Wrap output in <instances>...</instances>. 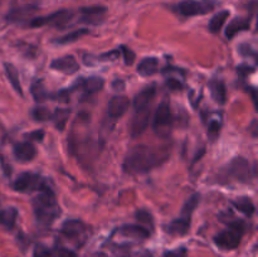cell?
Here are the masks:
<instances>
[{
	"label": "cell",
	"mask_w": 258,
	"mask_h": 257,
	"mask_svg": "<svg viewBox=\"0 0 258 257\" xmlns=\"http://www.w3.org/2000/svg\"><path fill=\"white\" fill-rule=\"evenodd\" d=\"M169 148L138 145L131 149L123 161V170L128 174H144L168 160Z\"/></svg>",
	"instance_id": "1"
},
{
	"label": "cell",
	"mask_w": 258,
	"mask_h": 257,
	"mask_svg": "<svg viewBox=\"0 0 258 257\" xmlns=\"http://www.w3.org/2000/svg\"><path fill=\"white\" fill-rule=\"evenodd\" d=\"M33 204H34L35 218L43 226H49L59 214V207H58L54 191L48 186L39 190Z\"/></svg>",
	"instance_id": "2"
},
{
	"label": "cell",
	"mask_w": 258,
	"mask_h": 257,
	"mask_svg": "<svg viewBox=\"0 0 258 257\" xmlns=\"http://www.w3.org/2000/svg\"><path fill=\"white\" fill-rule=\"evenodd\" d=\"M246 226L242 221H233L228 223V228L219 232L214 237V243L222 249H234L241 243Z\"/></svg>",
	"instance_id": "3"
},
{
	"label": "cell",
	"mask_w": 258,
	"mask_h": 257,
	"mask_svg": "<svg viewBox=\"0 0 258 257\" xmlns=\"http://www.w3.org/2000/svg\"><path fill=\"white\" fill-rule=\"evenodd\" d=\"M37 0H14L9 13L7 14V20L10 23H25L28 19L32 20L33 15L38 12Z\"/></svg>",
	"instance_id": "4"
},
{
	"label": "cell",
	"mask_w": 258,
	"mask_h": 257,
	"mask_svg": "<svg viewBox=\"0 0 258 257\" xmlns=\"http://www.w3.org/2000/svg\"><path fill=\"white\" fill-rule=\"evenodd\" d=\"M173 126V115L168 101H161L154 115V131L161 138H165L170 134Z\"/></svg>",
	"instance_id": "5"
},
{
	"label": "cell",
	"mask_w": 258,
	"mask_h": 257,
	"mask_svg": "<svg viewBox=\"0 0 258 257\" xmlns=\"http://www.w3.org/2000/svg\"><path fill=\"white\" fill-rule=\"evenodd\" d=\"M216 8L214 0H185L175 7L178 14L183 17H196L211 13Z\"/></svg>",
	"instance_id": "6"
},
{
	"label": "cell",
	"mask_w": 258,
	"mask_h": 257,
	"mask_svg": "<svg viewBox=\"0 0 258 257\" xmlns=\"http://www.w3.org/2000/svg\"><path fill=\"white\" fill-rule=\"evenodd\" d=\"M75 14L71 10H58V12L52 13V14L47 15V17H37L33 18L29 22V25L33 28H40L44 25H50L54 28H64L71 23L73 19Z\"/></svg>",
	"instance_id": "7"
},
{
	"label": "cell",
	"mask_w": 258,
	"mask_h": 257,
	"mask_svg": "<svg viewBox=\"0 0 258 257\" xmlns=\"http://www.w3.org/2000/svg\"><path fill=\"white\" fill-rule=\"evenodd\" d=\"M228 174L241 183H249L254 178V169L249 161L242 156H236L228 165Z\"/></svg>",
	"instance_id": "8"
},
{
	"label": "cell",
	"mask_w": 258,
	"mask_h": 257,
	"mask_svg": "<svg viewBox=\"0 0 258 257\" xmlns=\"http://www.w3.org/2000/svg\"><path fill=\"white\" fill-rule=\"evenodd\" d=\"M47 184L44 183V179L40 178L37 174L32 173H22L17 179H15L13 188L14 190L20 191V193H27L32 190H42L45 188Z\"/></svg>",
	"instance_id": "9"
},
{
	"label": "cell",
	"mask_w": 258,
	"mask_h": 257,
	"mask_svg": "<svg viewBox=\"0 0 258 257\" xmlns=\"http://www.w3.org/2000/svg\"><path fill=\"white\" fill-rule=\"evenodd\" d=\"M107 9L105 7H85L80 9V23L88 25H100L105 22Z\"/></svg>",
	"instance_id": "10"
},
{
	"label": "cell",
	"mask_w": 258,
	"mask_h": 257,
	"mask_svg": "<svg viewBox=\"0 0 258 257\" xmlns=\"http://www.w3.org/2000/svg\"><path fill=\"white\" fill-rule=\"evenodd\" d=\"M149 120H150V107L135 110V115L131 121V135L134 138L141 135L148 128Z\"/></svg>",
	"instance_id": "11"
},
{
	"label": "cell",
	"mask_w": 258,
	"mask_h": 257,
	"mask_svg": "<svg viewBox=\"0 0 258 257\" xmlns=\"http://www.w3.org/2000/svg\"><path fill=\"white\" fill-rule=\"evenodd\" d=\"M60 232L64 237L72 241H80L86 234V226L78 219H70L60 227Z\"/></svg>",
	"instance_id": "12"
},
{
	"label": "cell",
	"mask_w": 258,
	"mask_h": 257,
	"mask_svg": "<svg viewBox=\"0 0 258 257\" xmlns=\"http://www.w3.org/2000/svg\"><path fill=\"white\" fill-rule=\"evenodd\" d=\"M128 106H130V101H128V98L126 97V96H122V95L113 96L107 105L108 116L112 118L121 117V116L125 115Z\"/></svg>",
	"instance_id": "13"
},
{
	"label": "cell",
	"mask_w": 258,
	"mask_h": 257,
	"mask_svg": "<svg viewBox=\"0 0 258 257\" xmlns=\"http://www.w3.org/2000/svg\"><path fill=\"white\" fill-rule=\"evenodd\" d=\"M50 68L58 71V72L64 73V75H75L80 70V66H78L77 60L73 55H64V57L57 58V59L53 60L50 63Z\"/></svg>",
	"instance_id": "14"
},
{
	"label": "cell",
	"mask_w": 258,
	"mask_h": 257,
	"mask_svg": "<svg viewBox=\"0 0 258 257\" xmlns=\"http://www.w3.org/2000/svg\"><path fill=\"white\" fill-rule=\"evenodd\" d=\"M35 155H37V150H35L34 145L28 143V141L19 143L14 146V156L20 163L32 161L35 158Z\"/></svg>",
	"instance_id": "15"
},
{
	"label": "cell",
	"mask_w": 258,
	"mask_h": 257,
	"mask_svg": "<svg viewBox=\"0 0 258 257\" xmlns=\"http://www.w3.org/2000/svg\"><path fill=\"white\" fill-rule=\"evenodd\" d=\"M251 25V18L249 17H237L227 25L226 28V37L228 39H232L238 33L244 32V30L249 29Z\"/></svg>",
	"instance_id": "16"
},
{
	"label": "cell",
	"mask_w": 258,
	"mask_h": 257,
	"mask_svg": "<svg viewBox=\"0 0 258 257\" xmlns=\"http://www.w3.org/2000/svg\"><path fill=\"white\" fill-rule=\"evenodd\" d=\"M155 86L151 85L149 87H145L143 91L138 93L134 98V108L135 110H140V108L150 107V103L153 101V98L155 97Z\"/></svg>",
	"instance_id": "17"
},
{
	"label": "cell",
	"mask_w": 258,
	"mask_h": 257,
	"mask_svg": "<svg viewBox=\"0 0 258 257\" xmlns=\"http://www.w3.org/2000/svg\"><path fill=\"white\" fill-rule=\"evenodd\" d=\"M121 234L127 237H134L138 239H146L150 237V231L143 226H138V224H126L118 229Z\"/></svg>",
	"instance_id": "18"
},
{
	"label": "cell",
	"mask_w": 258,
	"mask_h": 257,
	"mask_svg": "<svg viewBox=\"0 0 258 257\" xmlns=\"http://www.w3.org/2000/svg\"><path fill=\"white\" fill-rule=\"evenodd\" d=\"M159 60L155 57H146L138 65V73L144 77H149L158 72Z\"/></svg>",
	"instance_id": "19"
},
{
	"label": "cell",
	"mask_w": 258,
	"mask_h": 257,
	"mask_svg": "<svg viewBox=\"0 0 258 257\" xmlns=\"http://www.w3.org/2000/svg\"><path fill=\"white\" fill-rule=\"evenodd\" d=\"M189 228H190V219L184 218V217H179V218L170 222V224L166 227V231L170 234L184 236V234L188 233Z\"/></svg>",
	"instance_id": "20"
},
{
	"label": "cell",
	"mask_w": 258,
	"mask_h": 257,
	"mask_svg": "<svg viewBox=\"0 0 258 257\" xmlns=\"http://www.w3.org/2000/svg\"><path fill=\"white\" fill-rule=\"evenodd\" d=\"M232 204H233V207L237 211H239L247 217L253 216L254 212H256V207H254L253 202H252L249 197H239V198L232 201Z\"/></svg>",
	"instance_id": "21"
},
{
	"label": "cell",
	"mask_w": 258,
	"mask_h": 257,
	"mask_svg": "<svg viewBox=\"0 0 258 257\" xmlns=\"http://www.w3.org/2000/svg\"><path fill=\"white\" fill-rule=\"evenodd\" d=\"M209 88H211V95L213 97V100L217 103H219V105H224L227 98L226 85L222 81L214 80L209 83Z\"/></svg>",
	"instance_id": "22"
},
{
	"label": "cell",
	"mask_w": 258,
	"mask_h": 257,
	"mask_svg": "<svg viewBox=\"0 0 258 257\" xmlns=\"http://www.w3.org/2000/svg\"><path fill=\"white\" fill-rule=\"evenodd\" d=\"M18 217V209L14 207H8V208L0 211V224L7 229H13L15 226Z\"/></svg>",
	"instance_id": "23"
},
{
	"label": "cell",
	"mask_w": 258,
	"mask_h": 257,
	"mask_svg": "<svg viewBox=\"0 0 258 257\" xmlns=\"http://www.w3.org/2000/svg\"><path fill=\"white\" fill-rule=\"evenodd\" d=\"M5 73H7V77L9 78V82L12 83L13 88L19 93L20 96H23V90L22 85H20L19 80V73H18V70L12 65V63H4Z\"/></svg>",
	"instance_id": "24"
},
{
	"label": "cell",
	"mask_w": 258,
	"mask_h": 257,
	"mask_svg": "<svg viewBox=\"0 0 258 257\" xmlns=\"http://www.w3.org/2000/svg\"><path fill=\"white\" fill-rule=\"evenodd\" d=\"M70 115H71L70 108H57V110L54 111V113L52 115V118H50V120H53V123H54V126L58 128V130L63 131L64 130L66 125H67V121L68 118H70Z\"/></svg>",
	"instance_id": "25"
},
{
	"label": "cell",
	"mask_w": 258,
	"mask_h": 257,
	"mask_svg": "<svg viewBox=\"0 0 258 257\" xmlns=\"http://www.w3.org/2000/svg\"><path fill=\"white\" fill-rule=\"evenodd\" d=\"M103 80L100 77H90L86 78L82 82V88L87 95H93V93H97L102 90L103 87Z\"/></svg>",
	"instance_id": "26"
},
{
	"label": "cell",
	"mask_w": 258,
	"mask_h": 257,
	"mask_svg": "<svg viewBox=\"0 0 258 257\" xmlns=\"http://www.w3.org/2000/svg\"><path fill=\"white\" fill-rule=\"evenodd\" d=\"M199 202H201V194L196 193L191 197H189L188 201L185 202V204L183 206L180 212V217H184V218L191 219V214L196 211L197 207H198Z\"/></svg>",
	"instance_id": "27"
},
{
	"label": "cell",
	"mask_w": 258,
	"mask_h": 257,
	"mask_svg": "<svg viewBox=\"0 0 258 257\" xmlns=\"http://www.w3.org/2000/svg\"><path fill=\"white\" fill-rule=\"evenodd\" d=\"M228 17L229 10H221V12L217 13V14L212 18L211 22H209V30H211L212 33H218L219 30L223 28L224 23L228 19Z\"/></svg>",
	"instance_id": "28"
},
{
	"label": "cell",
	"mask_w": 258,
	"mask_h": 257,
	"mask_svg": "<svg viewBox=\"0 0 258 257\" xmlns=\"http://www.w3.org/2000/svg\"><path fill=\"white\" fill-rule=\"evenodd\" d=\"M86 34H88V29H86V28L73 30V32L68 33V34L63 35V37L58 38V39L55 40V43H57V44H70V43H73L76 42V40L81 39V38Z\"/></svg>",
	"instance_id": "29"
},
{
	"label": "cell",
	"mask_w": 258,
	"mask_h": 257,
	"mask_svg": "<svg viewBox=\"0 0 258 257\" xmlns=\"http://www.w3.org/2000/svg\"><path fill=\"white\" fill-rule=\"evenodd\" d=\"M30 93H32L33 97H34V100L37 102H43L48 97V93L45 91L44 85L40 81H37V82L33 83L32 87H30Z\"/></svg>",
	"instance_id": "30"
},
{
	"label": "cell",
	"mask_w": 258,
	"mask_h": 257,
	"mask_svg": "<svg viewBox=\"0 0 258 257\" xmlns=\"http://www.w3.org/2000/svg\"><path fill=\"white\" fill-rule=\"evenodd\" d=\"M32 116L37 121H48L52 118V113L44 106H37V107L33 108Z\"/></svg>",
	"instance_id": "31"
},
{
	"label": "cell",
	"mask_w": 258,
	"mask_h": 257,
	"mask_svg": "<svg viewBox=\"0 0 258 257\" xmlns=\"http://www.w3.org/2000/svg\"><path fill=\"white\" fill-rule=\"evenodd\" d=\"M135 216H136V219H138L139 222H141V223L149 226V229L154 228V219H153V216H151L150 212L146 211V209H139V211L136 212Z\"/></svg>",
	"instance_id": "32"
},
{
	"label": "cell",
	"mask_w": 258,
	"mask_h": 257,
	"mask_svg": "<svg viewBox=\"0 0 258 257\" xmlns=\"http://www.w3.org/2000/svg\"><path fill=\"white\" fill-rule=\"evenodd\" d=\"M222 128V122L219 120H212L208 125V130H207V134H208V138L211 139V141H216L218 139L219 134H221Z\"/></svg>",
	"instance_id": "33"
},
{
	"label": "cell",
	"mask_w": 258,
	"mask_h": 257,
	"mask_svg": "<svg viewBox=\"0 0 258 257\" xmlns=\"http://www.w3.org/2000/svg\"><path fill=\"white\" fill-rule=\"evenodd\" d=\"M33 257H52V252L43 244H37L33 251Z\"/></svg>",
	"instance_id": "34"
},
{
	"label": "cell",
	"mask_w": 258,
	"mask_h": 257,
	"mask_svg": "<svg viewBox=\"0 0 258 257\" xmlns=\"http://www.w3.org/2000/svg\"><path fill=\"white\" fill-rule=\"evenodd\" d=\"M121 52H122L123 58H125V65H133L134 60H135V53L128 47H125V45H121Z\"/></svg>",
	"instance_id": "35"
},
{
	"label": "cell",
	"mask_w": 258,
	"mask_h": 257,
	"mask_svg": "<svg viewBox=\"0 0 258 257\" xmlns=\"http://www.w3.org/2000/svg\"><path fill=\"white\" fill-rule=\"evenodd\" d=\"M166 86L170 88L171 91H181L183 90V83L178 81L176 78H168L166 80Z\"/></svg>",
	"instance_id": "36"
},
{
	"label": "cell",
	"mask_w": 258,
	"mask_h": 257,
	"mask_svg": "<svg viewBox=\"0 0 258 257\" xmlns=\"http://www.w3.org/2000/svg\"><path fill=\"white\" fill-rule=\"evenodd\" d=\"M164 257H186V251L184 248L174 249V251L165 252Z\"/></svg>",
	"instance_id": "37"
},
{
	"label": "cell",
	"mask_w": 258,
	"mask_h": 257,
	"mask_svg": "<svg viewBox=\"0 0 258 257\" xmlns=\"http://www.w3.org/2000/svg\"><path fill=\"white\" fill-rule=\"evenodd\" d=\"M29 136L30 139H32V140H35V141H42L43 140V138H44V131H42V130H38V131H34V133H32V134H29Z\"/></svg>",
	"instance_id": "38"
},
{
	"label": "cell",
	"mask_w": 258,
	"mask_h": 257,
	"mask_svg": "<svg viewBox=\"0 0 258 257\" xmlns=\"http://www.w3.org/2000/svg\"><path fill=\"white\" fill-rule=\"evenodd\" d=\"M239 52H241V54H243V55L254 54L253 50H252L251 45H247V44H241V45H239Z\"/></svg>",
	"instance_id": "39"
},
{
	"label": "cell",
	"mask_w": 258,
	"mask_h": 257,
	"mask_svg": "<svg viewBox=\"0 0 258 257\" xmlns=\"http://www.w3.org/2000/svg\"><path fill=\"white\" fill-rule=\"evenodd\" d=\"M58 257H77V254H76V252L71 251V249L62 248L58 252Z\"/></svg>",
	"instance_id": "40"
},
{
	"label": "cell",
	"mask_w": 258,
	"mask_h": 257,
	"mask_svg": "<svg viewBox=\"0 0 258 257\" xmlns=\"http://www.w3.org/2000/svg\"><path fill=\"white\" fill-rule=\"evenodd\" d=\"M254 71V68H252V67H247V66H239L238 67V72L239 73H244V75H247V73H249V72H253Z\"/></svg>",
	"instance_id": "41"
},
{
	"label": "cell",
	"mask_w": 258,
	"mask_h": 257,
	"mask_svg": "<svg viewBox=\"0 0 258 257\" xmlns=\"http://www.w3.org/2000/svg\"><path fill=\"white\" fill-rule=\"evenodd\" d=\"M141 257H151V254L148 252V253H144V256H141Z\"/></svg>",
	"instance_id": "42"
}]
</instances>
